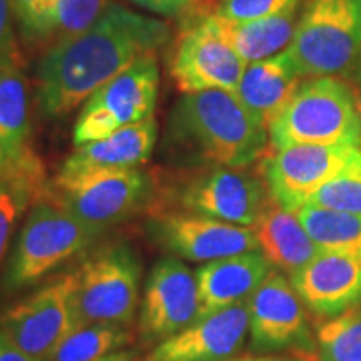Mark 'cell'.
Here are the masks:
<instances>
[{"instance_id": "5", "label": "cell", "mask_w": 361, "mask_h": 361, "mask_svg": "<svg viewBox=\"0 0 361 361\" xmlns=\"http://www.w3.org/2000/svg\"><path fill=\"white\" fill-rule=\"evenodd\" d=\"M99 234L82 221L40 197L27 216L2 278L4 293H17L82 252Z\"/></svg>"}, {"instance_id": "6", "label": "cell", "mask_w": 361, "mask_h": 361, "mask_svg": "<svg viewBox=\"0 0 361 361\" xmlns=\"http://www.w3.org/2000/svg\"><path fill=\"white\" fill-rule=\"evenodd\" d=\"M154 183L139 168L59 173L44 197L64 207L101 234L142 209L151 201Z\"/></svg>"}, {"instance_id": "9", "label": "cell", "mask_w": 361, "mask_h": 361, "mask_svg": "<svg viewBox=\"0 0 361 361\" xmlns=\"http://www.w3.org/2000/svg\"><path fill=\"white\" fill-rule=\"evenodd\" d=\"M159 66L154 54L135 61L84 102L75 121L74 146L99 141L116 130L154 117Z\"/></svg>"}, {"instance_id": "18", "label": "cell", "mask_w": 361, "mask_h": 361, "mask_svg": "<svg viewBox=\"0 0 361 361\" xmlns=\"http://www.w3.org/2000/svg\"><path fill=\"white\" fill-rule=\"evenodd\" d=\"M29 139V87L24 59H19L0 66V151L6 157L7 174H22L47 183Z\"/></svg>"}, {"instance_id": "38", "label": "cell", "mask_w": 361, "mask_h": 361, "mask_svg": "<svg viewBox=\"0 0 361 361\" xmlns=\"http://www.w3.org/2000/svg\"><path fill=\"white\" fill-rule=\"evenodd\" d=\"M4 176H7V162L6 157L2 154V151H0V179H2Z\"/></svg>"}, {"instance_id": "32", "label": "cell", "mask_w": 361, "mask_h": 361, "mask_svg": "<svg viewBox=\"0 0 361 361\" xmlns=\"http://www.w3.org/2000/svg\"><path fill=\"white\" fill-rule=\"evenodd\" d=\"M11 0H0V66L22 59L16 30L12 25Z\"/></svg>"}, {"instance_id": "17", "label": "cell", "mask_w": 361, "mask_h": 361, "mask_svg": "<svg viewBox=\"0 0 361 361\" xmlns=\"http://www.w3.org/2000/svg\"><path fill=\"white\" fill-rule=\"evenodd\" d=\"M291 284L306 308L333 318L361 306V258L322 250L291 274Z\"/></svg>"}, {"instance_id": "27", "label": "cell", "mask_w": 361, "mask_h": 361, "mask_svg": "<svg viewBox=\"0 0 361 361\" xmlns=\"http://www.w3.org/2000/svg\"><path fill=\"white\" fill-rule=\"evenodd\" d=\"M49 183H39L22 174H7L0 179V264L8 241L30 201H39Z\"/></svg>"}, {"instance_id": "28", "label": "cell", "mask_w": 361, "mask_h": 361, "mask_svg": "<svg viewBox=\"0 0 361 361\" xmlns=\"http://www.w3.org/2000/svg\"><path fill=\"white\" fill-rule=\"evenodd\" d=\"M306 204L361 216V151L348 168L324 183Z\"/></svg>"}, {"instance_id": "20", "label": "cell", "mask_w": 361, "mask_h": 361, "mask_svg": "<svg viewBox=\"0 0 361 361\" xmlns=\"http://www.w3.org/2000/svg\"><path fill=\"white\" fill-rule=\"evenodd\" d=\"M200 17L216 34L236 51L246 64L273 57L291 44L296 25L300 22V6L278 16L258 20L236 22L218 16L207 4H192Z\"/></svg>"}, {"instance_id": "8", "label": "cell", "mask_w": 361, "mask_h": 361, "mask_svg": "<svg viewBox=\"0 0 361 361\" xmlns=\"http://www.w3.org/2000/svg\"><path fill=\"white\" fill-rule=\"evenodd\" d=\"M269 200L264 180L245 168L206 166L178 180L161 211H183L252 228Z\"/></svg>"}, {"instance_id": "22", "label": "cell", "mask_w": 361, "mask_h": 361, "mask_svg": "<svg viewBox=\"0 0 361 361\" xmlns=\"http://www.w3.org/2000/svg\"><path fill=\"white\" fill-rule=\"evenodd\" d=\"M156 139L157 123L154 117H151L116 130L99 141L79 146L67 157L59 173L139 168L151 157Z\"/></svg>"}, {"instance_id": "13", "label": "cell", "mask_w": 361, "mask_h": 361, "mask_svg": "<svg viewBox=\"0 0 361 361\" xmlns=\"http://www.w3.org/2000/svg\"><path fill=\"white\" fill-rule=\"evenodd\" d=\"M154 243L178 258L207 263L259 247L255 229L183 211H157L147 221Z\"/></svg>"}, {"instance_id": "3", "label": "cell", "mask_w": 361, "mask_h": 361, "mask_svg": "<svg viewBox=\"0 0 361 361\" xmlns=\"http://www.w3.org/2000/svg\"><path fill=\"white\" fill-rule=\"evenodd\" d=\"M301 78H350L361 71V0H310L288 45Z\"/></svg>"}, {"instance_id": "23", "label": "cell", "mask_w": 361, "mask_h": 361, "mask_svg": "<svg viewBox=\"0 0 361 361\" xmlns=\"http://www.w3.org/2000/svg\"><path fill=\"white\" fill-rule=\"evenodd\" d=\"M261 252L271 266L286 273H296L322 252L310 238L295 213L283 209L269 200L259 219L252 226Z\"/></svg>"}, {"instance_id": "2", "label": "cell", "mask_w": 361, "mask_h": 361, "mask_svg": "<svg viewBox=\"0 0 361 361\" xmlns=\"http://www.w3.org/2000/svg\"><path fill=\"white\" fill-rule=\"evenodd\" d=\"M268 129L229 90L184 94L168 117L164 149L192 166L247 168L268 144Z\"/></svg>"}, {"instance_id": "31", "label": "cell", "mask_w": 361, "mask_h": 361, "mask_svg": "<svg viewBox=\"0 0 361 361\" xmlns=\"http://www.w3.org/2000/svg\"><path fill=\"white\" fill-rule=\"evenodd\" d=\"M300 4L301 0H221L214 12L224 19L246 22L278 16Z\"/></svg>"}, {"instance_id": "4", "label": "cell", "mask_w": 361, "mask_h": 361, "mask_svg": "<svg viewBox=\"0 0 361 361\" xmlns=\"http://www.w3.org/2000/svg\"><path fill=\"white\" fill-rule=\"evenodd\" d=\"M268 134L274 151L293 144L361 147L353 90L335 78L305 80L271 123Z\"/></svg>"}, {"instance_id": "29", "label": "cell", "mask_w": 361, "mask_h": 361, "mask_svg": "<svg viewBox=\"0 0 361 361\" xmlns=\"http://www.w3.org/2000/svg\"><path fill=\"white\" fill-rule=\"evenodd\" d=\"M13 19L25 44L42 45L54 40L57 0H11Z\"/></svg>"}, {"instance_id": "15", "label": "cell", "mask_w": 361, "mask_h": 361, "mask_svg": "<svg viewBox=\"0 0 361 361\" xmlns=\"http://www.w3.org/2000/svg\"><path fill=\"white\" fill-rule=\"evenodd\" d=\"M200 316L196 274L176 258L154 264L144 290L139 331L147 341L178 335Z\"/></svg>"}, {"instance_id": "30", "label": "cell", "mask_w": 361, "mask_h": 361, "mask_svg": "<svg viewBox=\"0 0 361 361\" xmlns=\"http://www.w3.org/2000/svg\"><path fill=\"white\" fill-rule=\"evenodd\" d=\"M111 0H57L52 44L74 37L96 22Z\"/></svg>"}, {"instance_id": "16", "label": "cell", "mask_w": 361, "mask_h": 361, "mask_svg": "<svg viewBox=\"0 0 361 361\" xmlns=\"http://www.w3.org/2000/svg\"><path fill=\"white\" fill-rule=\"evenodd\" d=\"M247 300L196 319L178 335L157 345L146 361L231 360L243 348L250 329Z\"/></svg>"}, {"instance_id": "36", "label": "cell", "mask_w": 361, "mask_h": 361, "mask_svg": "<svg viewBox=\"0 0 361 361\" xmlns=\"http://www.w3.org/2000/svg\"><path fill=\"white\" fill-rule=\"evenodd\" d=\"M96 361H133V353H129V351H116V353H111Z\"/></svg>"}, {"instance_id": "35", "label": "cell", "mask_w": 361, "mask_h": 361, "mask_svg": "<svg viewBox=\"0 0 361 361\" xmlns=\"http://www.w3.org/2000/svg\"><path fill=\"white\" fill-rule=\"evenodd\" d=\"M234 361H310L306 356L295 355V356H245Z\"/></svg>"}, {"instance_id": "12", "label": "cell", "mask_w": 361, "mask_h": 361, "mask_svg": "<svg viewBox=\"0 0 361 361\" xmlns=\"http://www.w3.org/2000/svg\"><path fill=\"white\" fill-rule=\"evenodd\" d=\"M361 147L293 144L263 161V178L269 197L283 209L296 213L310 197L348 168Z\"/></svg>"}, {"instance_id": "1", "label": "cell", "mask_w": 361, "mask_h": 361, "mask_svg": "<svg viewBox=\"0 0 361 361\" xmlns=\"http://www.w3.org/2000/svg\"><path fill=\"white\" fill-rule=\"evenodd\" d=\"M169 27L111 2L89 29L52 44L37 67V99L45 116L78 109L99 87L169 42Z\"/></svg>"}, {"instance_id": "11", "label": "cell", "mask_w": 361, "mask_h": 361, "mask_svg": "<svg viewBox=\"0 0 361 361\" xmlns=\"http://www.w3.org/2000/svg\"><path fill=\"white\" fill-rule=\"evenodd\" d=\"M74 271L59 274L0 318V333L17 348L40 361H49L74 329Z\"/></svg>"}, {"instance_id": "25", "label": "cell", "mask_w": 361, "mask_h": 361, "mask_svg": "<svg viewBox=\"0 0 361 361\" xmlns=\"http://www.w3.org/2000/svg\"><path fill=\"white\" fill-rule=\"evenodd\" d=\"M133 340V331L124 324H87L71 331L49 361H96L130 345Z\"/></svg>"}, {"instance_id": "26", "label": "cell", "mask_w": 361, "mask_h": 361, "mask_svg": "<svg viewBox=\"0 0 361 361\" xmlns=\"http://www.w3.org/2000/svg\"><path fill=\"white\" fill-rule=\"evenodd\" d=\"M316 361H361V306L319 324Z\"/></svg>"}, {"instance_id": "34", "label": "cell", "mask_w": 361, "mask_h": 361, "mask_svg": "<svg viewBox=\"0 0 361 361\" xmlns=\"http://www.w3.org/2000/svg\"><path fill=\"white\" fill-rule=\"evenodd\" d=\"M0 361H40L34 356L27 355L25 351L17 348L13 343L0 333Z\"/></svg>"}, {"instance_id": "7", "label": "cell", "mask_w": 361, "mask_h": 361, "mask_svg": "<svg viewBox=\"0 0 361 361\" xmlns=\"http://www.w3.org/2000/svg\"><path fill=\"white\" fill-rule=\"evenodd\" d=\"M74 329L96 323H133L141 290V264L129 246L114 243L99 247L74 269Z\"/></svg>"}, {"instance_id": "33", "label": "cell", "mask_w": 361, "mask_h": 361, "mask_svg": "<svg viewBox=\"0 0 361 361\" xmlns=\"http://www.w3.org/2000/svg\"><path fill=\"white\" fill-rule=\"evenodd\" d=\"M129 2L135 4L141 8H146L149 12H154L157 16L174 17L188 11L196 0H129Z\"/></svg>"}, {"instance_id": "10", "label": "cell", "mask_w": 361, "mask_h": 361, "mask_svg": "<svg viewBox=\"0 0 361 361\" xmlns=\"http://www.w3.org/2000/svg\"><path fill=\"white\" fill-rule=\"evenodd\" d=\"M245 69L246 62L201 19L194 6L180 13L169 61L171 78L180 92L214 89L236 92Z\"/></svg>"}, {"instance_id": "21", "label": "cell", "mask_w": 361, "mask_h": 361, "mask_svg": "<svg viewBox=\"0 0 361 361\" xmlns=\"http://www.w3.org/2000/svg\"><path fill=\"white\" fill-rule=\"evenodd\" d=\"M301 74L288 51L246 64L236 96L263 128L279 116L301 85Z\"/></svg>"}, {"instance_id": "37", "label": "cell", "mask_w": 361, "mask_h": 361, "mask_svg": "<svg viewBox=\"0 0 361 361\" xmlns=\"http://www.w3.org/2000/svg\"><path fill=\"white\" fill-rule=\"evenodd\" d=\"M353 94H355V101H356V109H358V116H360V121H361V85L355 87Z\"/></svg>"}, {"instance_id": "14", "label": "cell", "mask_w": 361, "mask_h": 361, "mask_svg": "<svg viewBox=\"0 0 361 361\" xmlns=\"http://www.w3.org/2000/svg\"><path fill=\"white\" fill-rule=\"evenodd\" d=\"M251 348L255 351L310 350L311 336L306 306L284 274L271 269L247 300Z\"/></svg>"}, {"instance_id": "19", "label": "cell", "mask_w": 361, "mask_h": 361, "mask_svg": "<svg viewBox=\"0 0 361 361\" xmlns=\"http://www.w3.org/2000/svg\"><path fill=\"white\" fill-rule=\"evenodd\" d=\"M269 273L271 263L258 250L207 261L194 273L200 293L197 319L247 300Z\"/></svg>"}, {"instance_id": "24", "label": "cell", "mask_w": 361, "mask_h": 361, "mask_svg": "<svg viewBox=\"0 0 361 361\" xmlns=\"http://www.w3.org/2000/svg\"><path fill=\"white\" fill-rule=\"evenodd\" d=\"M295 214L319 250L361 258V216L314 204H305Z\"/></svg>"}]
</instances>
